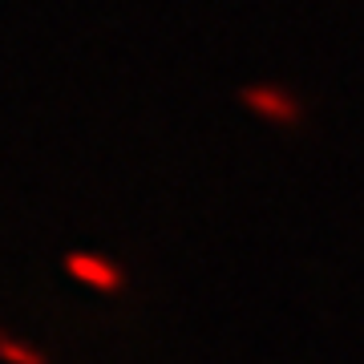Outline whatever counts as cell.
Segmentation results:
<instances>
[{"instance_id":"cell-1","label":"cell","mask_w":364,"mask_h":364,"mask_svg":"<svg viewBox=\"0 0 364 364\" xmlns=\"http://www.w3.org/2000/svg\"><path fill=\"white\" fill-rule=\"evenodd\" d=\"M0 360H9V364H45L33 348H25V344H16V340H0Z\"/></svg>"},{"instance_id":"cell-2","label":"cell","mask_w":364,"mask_h":364,"mask_svg":"<svg viewBox=\"0 0 364 364\" xmlns=\"http://www.w3.org/2000/svg\"><path fill=\"white\" fill-rule=\"evenodd\" d=\"M69 267L77 275H85V279H97V284H109V272H105L102 263H93V259H81V255H73L69 259Z\"/></svg>"}]
</instances>
